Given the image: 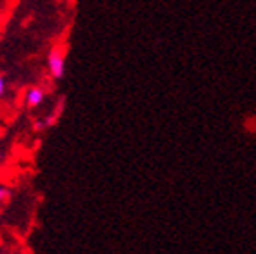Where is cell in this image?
I'll return each instance as SVG.
<instances>
[{"label":"cell","instance_id":"1","mask_svg":"<svg viewBox=\"0 0 256 254\" xmlns=\"http://www.w3.org/2000/svg\"><path fill=\"white\" fill-rule=\"evenodd\" d=\"M48 69L54 80H62L66 73V54L60 46H53L48 54Z\"/></svg>","mask_w":256,"mask_h":254},{"label":"cell","instance_id":"2","mask_svg":"<svg viewBox=\"0 0 256 254\" xmlns=\"http://www.w3.org/2000/svg\"><path fill=\"white\" fill-rule=\"evenodd\" d=\"M44 98H46V91L42 88H30L28 91H26V96H24V102L26 106L30 109H34V108H38L40 104L44 102Z\"/></svg>","mask_w":256,"mask_h":254},{"label":"cell","instance_id":"3","mask_svg":"<svg viewBox=\"0 0 256 254\" xmlns=\"http://www.w3.org/2000/svg\"><path fill=\"white\" fill-rule=\"evenodd\" d=\"M10 196H11L10 189H6V187L0 186V202H8L10 200Z\"/></svg>","mask_w":256,"mask_h":254},{"label":"cell","instance_id":"4","mask_svg":"<svg viewBox=\"0 0 256 254\" xmlns=\"http://www.w3.org/2000/svg\"><path fill=\"white\" fill-rule=\"evenodd\" d=\"M4 93H6V80H4V76L0 74V98L4 96Z\"/></svg>","mask_w":256,"mask_h":254}]
</instances>
